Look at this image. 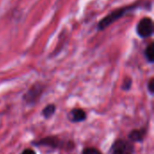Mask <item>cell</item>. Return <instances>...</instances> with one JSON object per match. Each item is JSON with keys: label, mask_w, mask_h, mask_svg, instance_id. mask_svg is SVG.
Returning <instances> with one entry per match:
<instances>
[{"label": "cell", "mask_w": 154, "mask_h": 154, "mask_svg": "<svg viewBox=\"0 0 154 154\" xmlns=\"http://www.w3.org/2000/svg\"><path fill=\"white\" fill-rule=\"evenodd\" d=\"M154 25L152 19L150 17L143 18L136 25V32L141 38H148L153 34Z\"/></svg>", "instance_id": "obj_2"}, {"label": "cell", "mask_w": 154, "mask_h": 154, "mask_svg": "<svg viewBox=\"0 0 154 154\" xmlns=\"http://www.w3.org/2000/svg\"><path fill=\"white\" fill-rule=\"evenodd\" d=\"M21 154H36V152L33 150H32V149H26Z\"/></svg>", "instance_id": "obj_13"}, {"label": "cell", "mask_w": 154, "mask_h": 154, "mask_svg": "<svg viewBox=\"0 0 154 154\" xmlns=\"http://www.w3.org/2000/svg\"><path fill=\"white\" fill-rule=\"evenodd\" d=\"M139 6H141V4L140 3H137V4H134V5H129V6H125V7L116 9V10L111 12L108 15H106L105 18H103L99 22V23H98V29L101 30V31L106 29L109 25H111L116 20L120 19L124 15L127 14V13L132 12L133 10L138 8Z\"/></svg>", "instance_id": "obj_1"}, {"label": "cell", "mask_w": 154, "mask_h": 154, "mask_svg": "<svg viewBox=\"0 0 154 154\" xmlns=\"http://www.w3.org/2000/svg\"><path fill=\"white\" fill-rule=\"evenodd\" d=\"M148 89L149 91L151 92V94H153L154 93V79H152L150 80V82L148 83Z\"/></svg>", "instance_id": "obj_12"}, {"label": "cell", "mask_w": 154, "mask_h": 154, "mask_svg": "<svg viewBox=\"0 0 154 154\" xmlns=\"http://www.w3.org/2000/svg\"><path fill=\"white\" fill-rule=\"evenodd\" d=\"M33 144L37 145V146H48V147L55 149V148H60L61 141L59 140L57 137L50 136V137H46V138L41 139L38 142H34Z\"/></svg>", "instance_id": "obj_5"}, {"label": "cell", "mask_w": 154, "mask_h": 154, "mask_svg": "<svg viewBox=\"0 0 154 154\" xmlns=\"http://www.w3.org/2000/svg\"><path fill=\"white\" fill-rule=\"evenodd\" d=\"M134 146L131 142L117 140L111 147V154H134Z\"/></svg>", "instance_id": "obj_3"}, {"label": "cell", "mask_w": 154, "mask_h": 154, "mask_svg": "<svg viewBox=\"0 0 154 154\" xmlns=\"http://www.w3.org/2000/svg\"><path fill=\"white\" fill-rule=\"evenodd\" d=\"M132 87V80L130 79H125V82H124V85L122 86V88L124 90H129Z\"/></svg>", "instance_id": "obj_11"}, {"label": "cell", "mask_w": 154, "mask_h": 154, "mask_svg": "<svg viewBox=\"0 0 154 154\" xmlns=\"http://www.w3.org/2000/svg\"><path fill=\"white\" fill-rule=\"evenodd\" d=\"M146 134V130L145 129H138V130H134L130 133L129 134V140L130 142L134 143H139L143 142Z\"/></svg>", "instance_id": "obj_7"}, {"label": "cell", "mask_w": 154, "mask_h": 154, "mask_svg": "<svg viewBox=\"0 0 154 154\" xmlns=\"http://www.w3.org/2000/svg\"><path fill=\"white\" fill-rule=\"evenodd\" d=\"M82 154H102L98 150L95 148H86L83 150Z\"/></svg>", "instance_id": "obj_10"}, {"label": "cell", "mask_w": 154, "mask_h": 154, "mask_svg": "<svg viewBox=\"0 0 154 154\" xmlns=\"http://www.w3.org/2000/svg\"><path fill=\"white\" fill-rule=\"evenodd\" d=\"M86 118H87V114L85 113L84 110L79 109V108L72 109L69 114V119L73 123H79V122L85 121Z\"/></svg>", "instance_id": "obj_6"}, {"label": "cell", "mask_w": 154, "mask_h": 154, "mask_svg": "<svg viewBox=\"0 0 154 154\" xmlns=\"http://www.w3.org/2000/svg\"><path fill=\"white\" fill-rule=\"evenodd\" d=\"M43 88H44L43 86H42L41 84L33 85L29 89V91L23 96V100L27 104H34L40 98V97L43 91Z\"/></svg>", "instance_id": "obj_4"}, {"label": "cell", "mask_w": 154, "mask_h": 154, "mask_svg": "<svg viewBox=\"0 0 154 154\" xmlns=\"http://www.w3.org/2000/svg\"><path fill=\"white\" fill-rule=\"evenodd\" d=\"M144 56L146 58V60L152 63L154 61V45L153 43H150L145 51H144Z\"/></svg>", "instance_id": "obj_8"}, {"label": "cell", "mask_w": 154, "mask_h": 154, "mask_svg": "<svg viewBox=\"0 0 154 154\" xmlns=\"http://www.w3.org/2000/svg\"><path fill=\"white\" fill-rule=\"evenodd\" d=\"M55 110H56V106H55V105H53V104L48 105L46 107H44V108H43V110H42V116H44V118L48 119V118L51 117V116L54 115Z\"/></svg>", "instance_id": "obj_9"}]
</instances>
